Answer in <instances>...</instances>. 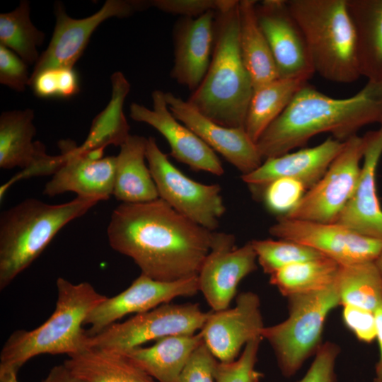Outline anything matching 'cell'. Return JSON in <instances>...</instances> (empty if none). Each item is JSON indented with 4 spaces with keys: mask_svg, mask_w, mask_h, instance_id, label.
<instances>
[{
    "mask_svg": "<svg viewBox=\"0 0 382 382\" xmlns=\"http://www.w3.org/2000/svg\"><path fill=\"white\" fill-rule=\"evenodd\" d=\"M162 199L121 203L107 228L110 247L133 260L141 273L161 282L197 276L214 237Z\"/></svg>",
    "mask_w": 382,
    "mask_h": 382,
    "instance_id": "obj_1",
    "label": "cell"
},
{
    "mask_svg": "<svg viewBox=\"0 0 382 382\" xmlns=\"http://www.w3.org/2000/svg\"><path fill=\"white\" fill-rule=\"evenodd\" d=\"M382 124V81H367L356 94L335 98L306 84L256 142L263 160L283 155L312 137L330 133L345 141L363 127Z\"/></svg>",
    "mask_w": 382,
    "mask_h": 382,
    "instance_id": "obj_2",
    "label": "cell"
},
{
    "mask_svg": "<svg viewBox=\"0 0 382 382\" xmlns=\"http://www.w3.org/2000/svg\"><path fill=\"white\" fill-rule=\"evenodd\" d=\"M253 93L239 46L238 1L215 11L214 42L208 70L187 101L199 112L226 127H244Z\"/></svg>",
    "mask_w": 382,
    "mask_h": 382,
    "instance_id": "obj_3",
    "label": "cell"
},
{
    "mask_svg": "<svg viewBox=\"0 0 382 382\" xmlns=\"http://www.w3.org/2000/svg\"><path fill=\"white\" fill-rule=\"evenodd\" d=\"M57 299L52 314L31 330L13 332L0 354V373H15L30 359L45 354H74L89 347L83 325L90 312L106 296L88 282L57 280Z\"/></svg>",
    "mask_w": 382,
    "mask_h": 382,
    "instance_id": "obj_4",
    "label": "cell"
},
{
    "mask_svg": "<svg viewBox=\"0 0 382 382\" xmlns=\"http://www.w3.org/2000/svg\"><path fill=\"white\" fill-rule=\"evenodd\" d=\"M100 200L76 197L50 204L26 199L0 216V289H4L42 253L68 223L83 216Z\"/></svg>",
    "mask_w": 382,
    "mask_h": 382,
    "instance_id": "obj_5",
    "label": "cell"
},
{
    "mask_svg": "<svg viewBox=\"0 0 382 382\" xmlns=\"http://www.w3.org/2000/svg\"><path fill=\"white\" fill-rule=\"evenodd\" d=\"M299 25L315 73L332 82L360 76L354 26L347 0H286Z\"/></svg>",
    "mask_w": 382,
    "mask_h": 382,
    "instance_id": "obj_6",
    "label": "cell"
},
{
    "mask_svg": "<svg viewBox=\"0 0 382 382\" xmlns=\"http://www.w3.org/2000/svg\"><path fill=\"white\" fill-rule=\"evenodd\" d=\"M286 299L288 317L276 325L265 326L262 337L272 348L282 374L291 377L321 347L325 320L340 305L336 282L327 289Z\"/></svg>",
    "mask_w": 382,
    "mask_h": 382,
    "instance_id": "obj_7",
    "label": "cell"
},
{
    "mask_svg": "<svg viewBox=\"0 0 382 382\" xmlns=\"http://www.w3.org/2000/svg\"><path fill=\"white\" fill-rule=\"evenodd\" d=\"M146 158L159 198L195 224L214 231L226 207L218 184L200 183L169 161L153 137L147 138Z\"/></svg>",
    "mask_w": 382,
    "mask_h": 382,
    "instance_id": "obj_8",
    "label": "cell"
},
{
    "mask_svg": "<svg viewBox=\"0 0 382 382\" xmlns=\"http://www.w3.org/2000/svg\"><path fill=\"white\" fill-rule=\"evenodd\" d=\"M209 313L197 303L162 304L89 335V347L123 353L151 340L194 335L202 329Z\"/></svg>",
    "mask_w": 382,
    "mask_h": 382,
    "instance_id": "obj_9",
    "label": "cell"
},
{
    "mask_svg": "<svg viewBox=\"0 0 382 382\" xmlns=\"http://www.w3.org/2000/svg\"><path fill=\"white\" fill-rule=\"evenodd\" d=\"M367 134L354 135L323 177L308 189L297 206L285 217L320 223H333L352 197L359 183Z\"/></svg>",
    "mask_w": 382,
    "mask_h": 382,
    "instance_id": "obj_10",
    "label": "cell"
},
{
    "mask_svg": "<svg viewBox=\"0 0 382 382\" xmlns=\"http://www.w3.org/2000/svg\"><path fill=\"white\" fill-rule=\"evenodd\" d=\"M151 6L150 1L107 0L95 13L83 18L70 17L62 2L54 4L55 25L50 42L35 64L30 77L50 69L74 68L96 29L105 21L127 18Z\"/></svg>",
    "mask_w": 382,
    "mask_h": 382,
    "instance_id": "obj_11",
    "label": "cell"
},
{
    "mask_svg": "<svg viewBox=\"0 0 382 382\" xmlns=\"http://www.w3.org/2000/svg\"><path fill=\"white\" fill-rule=\"evenodd\" d=\"M271 235L312 248L340 265L374 262L382 250V240L361 235L336 223H320L277 217Z\"/></svg>",
    "mask_w": 382,
    "mask_h": 382,
    "instance_id": "obj_12",
    "label": "cell"
},
{
    "mask_svg": "<svg viewBox=\"0 0 382 382\" xmlns=\"http://www.w3.org/2000/svg\"><path fill=\"white\" fill-rule=\"evenodd\" d=\"M235 236L214 233L210 250L197 275L199 291L214 311L226 309L241 280L257 269L250 241L237 248Z\"/></svg>",
    "mask_w": 382,
    "mask_h": 382,
    "instance_id": "obj_13",
    "label": "cell"
},
{
    "mask_svg": "<svg viewBox=\"0 0 382 382\" xmlns=\"http://www.w3.org/2000/svg\"><path fill=\"white\" fill-rule=\"evenodd\" d=\"M34 111L27 108L2 112L0 115V168L22 171L4 185V189L16 180L54 174L64 163V156L48 155L40 141H33L36 128Z\"/></svg>",
    "mask_w": 382,
    "mask_h": 382,
    "instance_id": "obj_14",
    "label": "cell"
},
{
    "mask_svg": "<svg viewBox=\"0 0 382 382\" xmlns=\"http://www.w3.org/2000/svg\"><path fill=\"white\" fill-rule=\"evenodd\" d=\"M199 291L197 276L174 282H161L141 274L131 285L115 296L106 297L87 316L88 335H94L122 317L141 313L180 296H191Z\"/></svg>",
    "mask_w": 382,
    "mask_h": 382,
    "instance_id": "obj_15",
    "label": "cell"
},
{
    "mask_svg": "<svg viewBox=\"0 0 382 382\" xmlns=\"http://www.w3.org/2000/svg\"><path fill=\"white\" fill-rule=\"evenodd\" d=\"M258 24L268 42L279 78L307 77L315 73L303 33L286 0L257 1Z\"/></svg>",
    "mask_w": 382,
    "mask_h": 382,
    "instance_id": "obj_16",
    "label": "cell"
},
{
    "mask_svg": "<svg viewBox=\"0 0 382 382\" xmlns=\"http://www.w3.org/2000/svg\"><path fill=\"white\" fill-rule=\"evenodd\" d=\"M236 299L233 308L212 310L199 332L204 343L219 362L235 361L248 342L262 337L265 328L260 299L257 294L241 292Z\"/></svg>",
    "mask_w": 382,
    "mask_h": 382,
    "instance_id": "obj_17",
    "label": "cell"
},
{
    "mask_svg": "<svg viewBox=\"0 0 382 382\" xmlns=\"http://www.w3.org/2000/svg\"><path fill=\"white\" fill-rule=\"evenodd\" d=\"M76 145L71 140L59 141L65 162L46 183L43 194L55 197L72 192L78 197L108 199L114 190L115 156H103L104 149L78 154Z\"/></svg>",
    "mask_w": 382,
    "mask_h": 382,
    "instance_id": "obj_18",
    "label": "cell"
},
{
    "mask_svg": "<svg viewBox=\"0 0 382 382\" xmlns=\"http://www.w3.org/2000/svg\"><path fill=\"white\" fill-rule=\"evenodd\" d=\"M153 108L132 103L130 117L156 129L168 141L170 154L177 161L195 170H203L216 175L224 174L220 159L193 131L180 123L170 112L165 92L155 90L151 93Z\"/></svg>",
    "mask_w": 382,
    "mask_h": 382,
    "instance_id": "obj_19",
    "label": "cell"
},
{
    "mask_svg": "<svg viewBox=\"0 0 382 382\" xmlns=\"http://www.w3.org/2000/svg\"><path fill=\"white\" fill-rule=\"evenodd\" d=\"M166 101L174 117L193 131L214 151L221 154L242 175L262 163L256 143L244 127H226L207 117L187 100L173 93H165Z\"/></svg>",
    "mask_w": 382,
    "mask_h": 382,
    "instance_id": "obj_20",
    "label": "cell"
},
{
    "mask_svg": "<svg viewBox=\"0 0 382 382\" xmlns=\"http://www.w3.org/2000/svg\"><path fill=\"white\" fill-rule=\"evenodd\" d=\"M344 144L330 136L313 147L266 158L253 171L241 175V179L255 195L272 181L283 178L300 181L308 190L323 177Z\"/></svg>",
    "mask_w": 382,
    "mask_h": 382,
    "instance_id": "obj_21",
    "label": "cell"
},
{
    "mask_svg": "<svg viewBox=\"0 0 382 382\" xmlns=\"http://www.w3.org/2000/svg\"><path fill=\"white\" fill-rule=\"evenodd\" d=\"M361 176L351 199L333 223L361 235L382 240V208L376 190V175L382 156V124L369 132Z\"/></svg>",
    "mask_w": 382,
    "mask_h": 382,
    "instance_id": "obj_22",
    "label": "cell"
},
{
    "mask_svg": "<svg viewBox=\"0 0 382 382\" xmlns=\"http://www.w3.org/2000/svg\"><path fill=\"white\" fill-rule=\"evenodd\" d=\"M215 11L197 18H180L173 29L174 62L170 76L193 92L210 64Z\"/></svg>",
    "mask_w": 382,
    "mask_h": 382,
    "instance_id": "obj_23",
    "label": "cell"
},
{
    "mask_svg": "<svg viewBox=\"0 0 382 382\" xmlns=\"http://www.w3.org/2000/svg\"><path fill=\"white\" fill-rule=\"evenodd\" d=\"M147 138L129 135L115 156L113 195L121 203H141L159 198L145 163Z\"/></svg>",
    "mask_w": 382,
    "mask_h": 382,
    "instance_id": "obj_24",
    "label": "cell"
},
{
    "mask_svg": "<svg viewBox=\"0 0 382 382\" xmlns=\"http://www.w3.org/2000/svg\"><path fill=\"white\" fill-rule=\"evenodd\" d=\"M202 342L199 332L168 336L151 346L138 347L122 354L156 382H180L187 360Z\"/></svg>",
    "mask_w": 382,
    "mask_h": 382,
    "instance_id": "obj_25",
    "label": "cell"
},
{
    "mask_svg": "<svg viewBox=\"0 0 382 382\" xmlns=\"http://www.w3.org/2000/svg\"><path fill=\"white\" fill-rule=\"evenodd\" d=\"M357 40L359 72L368 81H382V0H347Z\"/></svg>",
    "mask_w": 382,
    "mask_h": 382,
    "instance_id": "obj_26",
    "label": "cell"
},
{
    "mask_svg": "<svg viewBox=\"0 0 382 382\" xmlns=\"http://www.w3.org/2000/svg\"><path fill=\"white\" fill-rule=\"evenodd\" d=\"M63 364L82 382H156L125 354L88 347Z\"/></svg>",
    "mask_w": 382,
    "mask_h": 382,
    "instance_id": "obj_27",
    "label": "cell"
},
{
    "mask_svg": "<svg viewBox=\"0 0 382 382\" xmlns=\"http://www.w3.org/2000/svg\"><path fill=\"white\" fill-rule=\"evenodd\" d=\"M257 1H238L239 46L253 90L279 78L270 46L257 22Z\"/></svg>",
    "mask_w": 382,
    "mask_h": 382,
    "instance_id": "obj_28",
    "label": "cell"
},
{
    "mask_svg": "<svg viewBox=\"0 0 382 382\" xmlns=\"http://www.w3.org/2000/svg\"><path fill=\"white\" fill-rule=\"evenodd\" d=\"M111 96L105 108L93 119L88 136L75 151L83 154L105 149L109 145L120 146L129 137V125L124 113V103L130 84L120 71L110 76Z\"/></svg>",
    "mask_w": 382,
    "mask_h": 382,
    "instance_id": "obj_29",
    "label": "cell"
},
{
    "mask_svg": "<svg viewBox=\"0 0 382 382\" xmlns=\"http://www.w3.org/2000/svg\"><path fill=\"white\" fill-rule=\"evenodd\" d=\"M308 78H278L253 90L244 128L256 143L267 128L285 110Z\"/></svg>",
    "mask_w": 382,
    "mask_h": 382,
    "instance_id": "obj_30",
    "label": "cell"
},
{
    "mask_svg": "<svg viewBox=\"0 0 382 382\" xmlns=\"http://www.w3.org/2000/svg\"><path fill=\"white\" fill-rule=\"evenodd\" d=\"M340 265L327 257L297 262L270 275V283L286 298L320 291L335 284Z\"/></svg>",
    "mask_w": 382,
    "mask_h": 382,
    "instance_id": "obj_31",
    "label": "cell"
},
{
    "mask_svg": "<svg viewBox=\"0 0 382 382\" xmlns=\"http://www.w3.org/2000/svg\"><path fill=\"white\" fill-rule=\"evenodd\" d=\"M336 286L342 306L374 313L382 308V274L375 262L340 265Z\"/></svg>",
    "mask_w": 382,
    "mask_h": 382,
    "instance_id": "obj_32",
    "label": "cell"
},
{
    "mask_svg": "<svg viewBox=\"0 0 382 382\" xmlns=\"http://www.w3.org/2000/svg\"><path fill=\"white\" fill-rule=\"evenodd\" d=\"M30 3L23 0L12 11L0 14V45L12 50L28 65H35L40 54L37 47L45 35L31 21Z\"/></svg>",
    "mask_w": 382,
    "mask_h": 382,
    "instance_id": "obj_33",
    "label": "cell"
},
{
    "mask_svg": "<svg viewBox=\"0 0 382 382\" xmlns=\"http://www.w3.org/2000/svg\"><path fill=\"white\" fill-rule=\"evenodd\" d=\"M250 243L257 262L269 275L297 262L325 257L312 248L288 240H253Z\"/></svg>",
    "mask_w": 382,
    "mask_h": 382,
    "instance_id": "obj_34",
    "label": "cell"
},
{
    "mask_svg": "<svg viewBox=\"0 0 382 382\" xmlns=\"http://www.w3.org/2000/svg\"><path fill=\"white\" fill-rule=\"evenodd\" d=\"M307 191L299 180L283 178L267 184L258 195L266 208L278 217L290 213L299 203Z\"/></svg>",
    "mask_w": 382,
    "mask_h": 382,
    "instance_id": "obj_35",
    "label": "cell"
},
{
    "mask_svg": "<svg viewBox=\"0 0 382 382\" xmlns=\"http://www.w3.org/2000/svg\"><path fill=\"white\" fill-rule=\"evenodd\" d=\"M262 340V337H257L248 342L235 361H219L216 382H260L263 374L255 369V365Z\"/></svg>",
    "mask_w": 382,
    "mask_h": 382,
    "instance_id": "obj_36",
    "label": "cell"
},
{
    "mask_svg": "<svg viewBox=\"0 0 382 382\" xmlns=\"http://www.w3.org/2000/svg\"><path fill=\"white\" fill-rule=\"evenodd\" d=\"M218 363L217 359L202 340L187 360L180 382H216Z\"/></svg>",
    "mask_w": 382,
    "mask_h": 382,
    "instance_id": "obj_37",
    "label": "cell"
},
{
    "mask_svg": "<svg viewBox=\"0 0 382 382\" xmlns=\"http://www.w3.org/2000/svg\"><path fill=\"white\" fill-rule=\"evenodd\" d=\"M340 352L337 344L330 341L323 343L306 374L296 382H337L335 364Z\"/></svg>",
    "mask_w": 382,
    "mask_h": 382,
    "instance_id": "obj_38",
    "label": "cell"
},
{
    "mask_svg": "<svg viewBox=\"0 0 382 382\" xmlns=\"http://www.w3.org/2000/svg\"><path fill=\"white\" fill-rule=\"evenodd\" d=\"M28 64L15 52L0 45V83L17 92L29 86Z\"/></svg>",
    "mask_w": 382,
    "mask_h": 382,
    "instance_id": "obj_39",
    "label": "cell"
},
{
    "mask_svg": "<svg viewBox=\"0 0 382 382\" xmlns=\"http://www.w3.org/2000/svg\"><path fill=\"white\" fill-rule=\"evenodd\" d=\"M151 6L182 18H197L209 11L223 9L229 0H152Z\"/></svg>",
    "mask_w": 382,
    "mask_h": 382,
    "instance_id": "obj_40",
    "label": "cell"
},
{
    "mask_svg": "<svg viewBox=\"0 0 382 382\" xmlns=\"http://www.w3.org/2000/svg\"><path fill=\"white\" fill-rule=\"evenodd\" d=\"M342 318L346 328L360 342L371 343L376 339L375 313L352 306H343Z\"/></svg>",
    "mask_w": 382,
    "mask_h": 382,
    "instance_id": "obj_41",
    "label": "cell"
},
{
    "mask_svg": "<svg viewBox=\"0 0 382 382\" xmlns=\"http://www.w3.org/2000/svg\"><path fill=\"white\" fill-rule=\"evenodd\" d=\"M29 86L40 98L59 97L60 83L58 69L44 70L30 77Z\"/></svg>",
    "mask_w": 382,
    "mask_h": 382,
    "instance_id": "obj_42",
    "label": "cell"
},
{
    "mask_svg": "<svg viewBox=\"0 0 382 382\" xmlns=\"http://www.w3.org/2000/svg\"><path fill=\"white\" fill-rule=\"evenodd\" d=\"M42 382H82L62 364L51 369Z\"/></svg>",
    "mask_w": 382,
    "mask_h": 382,
    "instance_id": "obj_43",
    "label": "cell"
},
{
    "mask_svg": "<svg viewBox=\"0 0 382 382\" xmlns=\"http://www.w3.org/2000/svg\"><path fill=\"white\" fill-rule=\"evenodd\" d=\"M376 322V339L378 345V359L375 365L376 376L382 378V308L375 312Z\"/></svg>",
    "mask_w": 382,
    "mask_h": 382,
    "instance_id": "obj_44",
    "label": "cell"
},
{
    "mask_svg": "<svg viewBox=\"0 0 382 382\" xmlns=\"http://www.w3.org/2000/svg\"><path fill=\"white\" fill-rule=\"evenodd\" d=\"M15 373H0V382H18Z\"/></svg>",
    "mask_w": 382,
    "mask_h": 382,
    "instance_id": "obj_45",
    "label": "cell"
},
{
    "mask_svg": "<svg viewBox=\"0 0 382 382\" xmlns=\"http://www.w3.org/2000/svg\"><path fill=\"white\" fill-rule=\"evenodd\" d=\"M374 262L378 270L382 274V250Z\"/></svg>",
    "mask_w": 382,
    "mask_h": 382,
    "instance_id": "obj_46",
    "label": "cell"
},
{
    "mask_svg": "<svg viewBox=\"0 0 382 382\" xmlns=\"http://www.w3.org/2000/svg\"><path fill=\"white\" fill-rule=\"evenodd\" d=\"M373 382H382V378L375 377Z\"/></svg>",
    "mask_w": 382,
    "mask_h": 382,
    "instance_id": "obj_47",
    "label": "cell"
}]
</instances>
